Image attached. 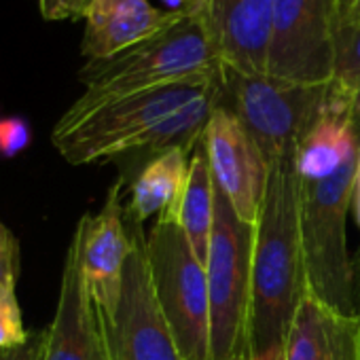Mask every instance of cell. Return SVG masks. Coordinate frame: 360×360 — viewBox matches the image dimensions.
Wrapping results in <instances>:
<instances>
[{"label":"cell","instance_id":"cell-24","mask_svg":"<svg viewBox=\"0 0 360 360\" xmlns=\"http://www.w3.org/2000/svg\"><path fill=\"white\" fill-rule=\"evenodd\" d=\"M39 7H41V15L47 22H60V20L75 18L70 0H39Z\"/></svg>","mask_w":360,"mask_h":360},{"label":"cell","instance_id":"cell-1","mask_svg":"<svg viewBox=\"0 0 360 360\" xmlns=\"http://www.w3.org/2000/svg\"><path fill=\"white\" fill-rule=\"evenodd\" d=\"M219 96L217 77L115 98L81 112L66 110L53 127L51 142L72 165L131 153L153 157L176 146L193 153Z\"/></svg>","mask_w":360,"mask_h":360},{"label":"cell","instance_id":"cell-21","mask_svg":"<svg viewBox=\"0 0 360 360\" xmlns=\"http://www.w3.org/2000/svg\"><path fill=\"white\" fill-rule=\"evenodd\" d=\"M30 144V127L24 119H0V155L15 157Z\"/></svg>","mask_w":360,"mask_h":360},{"label":"cell","instance_id":"cell-9","mask_svg":"<svg viewBox=\"0 0 360 360\" xmlns=\"http://www.w3.org/2000/svg\"><path fill=\"white\" fill-rule=\"evenodd\" d=\"M129 233L131 252L119 305L112 316H100L110 360H183L155 299L142 225L129 223Z\"/></svg>","mask_w":360,"mask_h":360},{"label":"cell","instance_id":"cell-26","mask_svg":"<svg viewBox=\"0 0 360 360\" xmlns=\"http://www.w3.org/2000/svg\"><path fill=\"white\" fill-rule=\"evenodd\" d=\"M356 24H360V0H356V5L349 9V13L341 20L339 28L341 26H356Z\"/></svg>","mask_w":360,"mask_h":360},{"label":"cell","instance_id":"cell-19","mask_svg":"<svg viewBox=\"0 0 360 360\" xmlns=\"http://www.w3.org/2000/svg\"><path fill=\"white\" fill-rule=\"evenodd\" d=\"M333 87L349 98L360 91V24L337 30Z\"/></svg>","mask_w":360,"mask_h":360},{"label":"cell","instance_id":"cell-13","mask_svg":"<svg viewBox=\"0 0 360 360\" xmlns=\"http://www.w3.org/2000/svg\"><path fill=\"white\" fill-rule=\"evenodd\" d=\"M45 360H110L102 318L89 295L75 240L64 259L58 307L47 326Z\"/></svg>","mask_w":360,"mask_h":360},{"label":"cell","instance_id":"cell-25","mask_svg":"<svg viewBox=\"0 0 360 360\" xmlns=\"http://www.w3.org/2000/svg\"><path fill=\"white\" fill-rule=\"evenodd\" d=\"M352 204H354V217L360 227V142H358V161H356V174H354V191H352Z\"/></svg>","mask_w":360,"mask_h":360},{"label":"cell","instance_id":"cell-27","mask_svg":"<svg viewBox=\"0 0 360 360\" xmlns=\"http://www.w3.org/2000/svg\"><path fill=\"white\" fill-rule=\"evenodd\" d=\"M70 3H72V15L75 18H83V13L89 7L91 0H70Z\"/></svg>","mask_w":360,"mask_h":360},{"label":"cell","instance_id":"cell-22","mask_svg":"<svg viewBox=\"0 0 360 360\" xmlns=\"http://www.w3.org/2000/svg\"><path fill=\"white\" fill-rule=\"evenodd\" d=\"M20 274V246L11 229L0 221V284L18 280Z\"/></svg>","mask_w":360,"mask_h":360},{"label":"cell","instance_id":"cell-23","mask_svg":"<svg viewBox=\"0 0 360 360\" xmlns=\"http://www.w3.org/2000/svg\"><path fill=\"white\" fill-rule=\"evenodd\" d=\"M47 349V328L30 330V337L26 343L0 352V360H45Z\"/></svg>","mask_w":360,"mask_h":360},{"label":"cell","instance_id":"cell-16","mask_svg":"<svg viewBox=\"0 0 360 360\" xmlns=\"http://www.w3.org/2000/svg\"><path fill=\"white\" fill-rule=\"evenodd\" d=\"M360 127L352 110V98L330 83L328 98L316 123L297 148L301 180H326L358 155Z\"/></svg>","mask_w":360,"mask_h":360},{"label":"cell","instance_id":"cell-28","mask_svg":"<svg viewBox=\"0 0 360 360\" xmlns=\"http://www.w3.org/2000/svg\"><path fill=\"white\" fill-rule=\"evenodd\" d=\"M356 5V0H337V9H339V24L341 20L349 13V9Z\"/></svg>","mask_w":360,"mask_h":360},{"label":"cell","instance_id":"cell-14","mask_svg":"<svg viewBox=\"0 0 360 360\" xmlns=\"http://www.w3.org/2000/svg\"><path fill=\"white\" fill-rule=\"evenodd\" d=\"M284 360H360V311L343 314L305 288L286 335Z\"/></svg>","mask_w":360,"mask_h":360},{"label":"cell","instance_id":"cell-15","mask_svg":"<svg viewBox=\"0 0 360 360\" xmlns=\"http://www.w3.org/2000/svg\"><path fill=\"white\" fill-rule=\"evenodd\" d=\"M83 18L81 53L89 62L112 58L155 37L180 15L159 11L148 0H91Z\"/></svg>","mask_w":360,"mask_h":360},{"label":"cell","instance_id":"cell-29","mask_svg":"<svg viewBox=\"0 0 360 360\" xmlns=\"http://www.w3.org/2000/svg\"><path fill=\"white\" fill-rule=\"evenodd\" d=\"M352 110H354L356 123H358V127H360V91L352 96Z\"/></svg>","mask_w":360,"mask_h":360},{"label":"cell","instance_id":"cell-17","mask_svg":"<svg viewBox=\"0 0 360 360\" xmlns=\"http://www.w3.org/2000/svg\"><path fill=\"white\" fill-rule=\"evenodd\" d=\"M189 163L191 153L180 146L148 157L131 180L127 221L144 225L153 217H176L189 180Z\"/></svg>","mask_w":360,"mask_h":360},{"label":"cell","instance_id":"cell-18","mask_svg":"<svg viewBox=\"0 0 360 360\" xmlns=\"http://www.w3.org/2000/svg\"><path fill=\"white\" fill-rule=\"evenodd\" d=\"M176 221L183 227L200 261L206 265L214 225V176L202 140L191 153L189 180L176 212Z\"/></svg>","mask_w":360,"mask_h":360},{"label":"cell","instance_id":"cell-4","mask_svg":"<svg viewBox=\"0 0 360 360\" xmlns=\"http://www.w3.org/2000/svg\"><path fill=\"white\" fill-rule=\"evenodd\" d=\"M358 155L326 180H301V248L305 288L326 305L356 314V271L347 250Z\"/></svg>","mask_w":360,"mask_h":360},{"label":"cell","instance_id":"cell-10","mask_svg":"<svg viewBox=\"0 0 360 360\" xmlns=\"http://www.w3.org/2000/svg\"><path fill=\"white\" fill-rule=\"evenodd\" d=\"M214 185L225 193L233 212L257 227L269 178V163L240 119L221 102L214 106L202 136Z\"/></svg>","mask_w":360,"mask_h":360},{"label":"cell","instance_id":"cell-30","mask_svg":"<svg viewBox=\"0 0 360 360\" xmlns=\"http://www.w3.org/2000/svg\"><path fill=\"white\" fill-rule=\"evenodd\" d=\"M233 360H250V354H242V356H238V358H233Z\"/></svg>","mask_w":360,"mask_h":360},{"label":"cell","instance_id":"cell-3","mask_svg":"<svg viewBox=\"0 0 360 360\" xmlns=\"http://www.w3.org/2000/svg\"><path fill=\"white\" fill-rule=\"evenodd\" d=\"M221 75V60L200 15H180L155 37L106 60H89L79 81L83 96L68 108L81 112L115 98Z\"/></svg>","mask_w":360,"mask_h":360},{"label":"cell","instance_id":"cell-2","mask_svg":"<svg viewBox=\"0 0 360 360\" xmlns=\"http://www.w3.org/2000/svg\"><path fill=\"white\" fill-rule=\"evenodd\" d=\"M303 292L301 176L297 150H288L269 163L267 191L255 227L250 360H284L286 335Z\"/></svg>","mask_w":360,"mask_h":360},{"label":"cell","instance_id":"cell-20","mask_svg":"<svg viewBox=\"0 0 360 360\" xmlns=\"http://www.w3.org/2000/svg\"><path fill=\"white\" fill-rule=\"evenodd\" d=\"M15 282L18 280H7L0 284V352L13 349L30 337V330L24 326Z\"/></svg>","mask_w":360,"mask_h":360},{"label":"cell","instance_id":"cell-7","mask_svg":"<svg viewBox=\"0 0 360 360\" xmlns=\"http://www.w3.org/2000/svg\"><path fill=\"white\" fill-rule=\"evenodd\" d=\"M219 87V102L240 119L267 163L299 148L330 91V83L303 85L269 75H244L225 66H221Z\"/></svg>","mask_w":360,"mask_h":360},{"label":"cell","instance_id":"cell-6","mask_svg":"<svg viewBox=\"0 0 360 360\" xmlns=\"http://www.w3.org/2000/svg\"><path fill=\"white\" fill-rule=\"evenodd\" d=\"M255 227L246 225L214 185V225L206 259L210 292V360H233L248 349Z\"/></svg>","mask_w":360,"mask_h":360},{"label":"cell","instance_id":"cell-12","mask_svg":"<svg viewBox=\"0 0 360 360\" xmlns=\"http://www.w3.org/2000/svg\"><path fill=\"white\" fill-rule=\"evenodd\" d=\"M221 66L267 75L274 0H202L200 11Z\"/></svg>","mask_w":360,"mask_h":360},{"label":"cell","instance_id":"cell-8","mask_svg":"<svg viewBox=\"0 0 360 360\" xmlns=\"http://www.w3.org/2000/svg\"><path fill=\"white\" fill-rule=\"evenodd\" d=\"M337 0H274L267 75L303 85L333 83Z\"/></svg>","mask_w":360,"mask_h":360},{"label":"cell","instance_id":"cell-5","mask_svg":"<svg viewBox=\"0 0 360 360\" xmlns=\"http://www.w3.org/2000/svg\"><path fill=\"white\" fill-rule=\"evenodd\" d=\"M155 299L183 360H210V292L206 265L176 217H159L146 240Z\"/></svg>","mask_w":360,"mask_h":360},{"label":"cell","instance_id":"cell-11","mask_svg":"<svg viewBox=\"0 0 360 360\" xmlns=\"http://www.w3.org/2000/svg\"><path fill=\"white\" fill-rule=\"evenodd\" d=\"M121 189L123 180L119 178L108 189L102 208L96 214H85L72 236L79 246L89 295L102 318L112 316L119 305L123 271L131 252V233L125 223Z\"/></svg>","mask_w":360,"mask_h":360}]
</instances>
